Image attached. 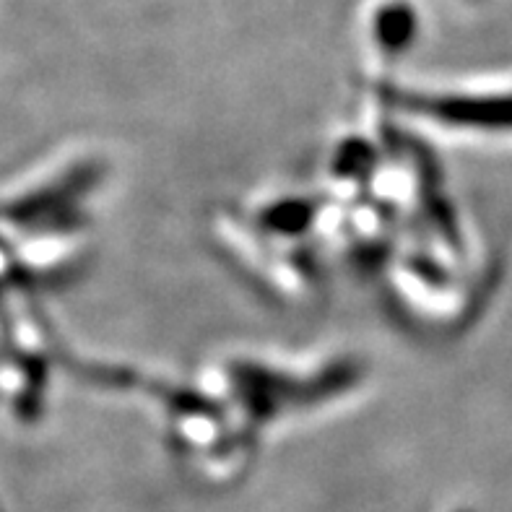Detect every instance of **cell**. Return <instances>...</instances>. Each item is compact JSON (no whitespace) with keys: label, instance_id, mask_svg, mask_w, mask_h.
I'll return each mask as SVG.
<instances>
[{"label":"cell","instance_id":"1","mask_svg":"<svg viewBox=\"0 0 512 512\" xmlns=\"http://www.w3.org/2000/svg\"><path fill=\"white\" fill-rule=\"evenodd\" d=\"M422 112L445 120V125L461 130H512V91H448L440 97H427L416 102Z\"/></svg>","mask_w":512,"mask_h":512},{"label":"cell","instance_id":"2","mask_svg":"<svg viewBox=\"0 0 512 512\" xmlns=\"http://www.w3.org/2000/svg\"><path fill=\"white\" fill-rule=\"evenodd\" d=\"M416 29V11L409 0H385L372 13V39L375 45L390 55V52L409 47Z\"/></svg>","mask_w":512,"mask_h":512}]
</instances>
